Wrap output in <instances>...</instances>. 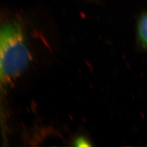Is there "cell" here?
<instances>
[{
  "instance_id": "obj_3",
  "label": "cell",
  "mask_w": 147,
  "mask_h": 147,
  "mask_svg": "<svg viewBox=\"0 0 147 147\" xmlns=\"http://www.w3.org/2000/svg\"><path fill=\"white\" fill-rule=\"evenodd\" d=\"M75 146L77 147H89L91 144L89 141L84 137H79L75 141Z\"/></svg>"
},
{
  "instance_id": "obj_2",
  "label": "cell",
  "mask_w": 147,
  "mask_h": 147,
  "mask_svg": "<svg viewBox=\"0 0 147 147\" xmlns=\"http://www.w3.org/2000/svg\"><path fill=\"white\" fill-rule=\"evenodd\" d=\"M138 33L142 44L147 47V13L140 19L138 24Z\"/></svg>"
},
{
  "instance_id": "obj_1",
  "label": "cell",
  "mask_w": 147,
  "mask_h": 147,
  "mask_svg": "<svg viewBox=\"0 0 147 147\" xmlns=\"http://www.w3.org/2000/svg\"><path fill=\"white\" fill-rule=\"evenodd\" d=\"M0 53L1 80L7 84L19 76L31 60L22 27L18 22L9 21L2 27Z\"/></svg>"
}]
</instances>
